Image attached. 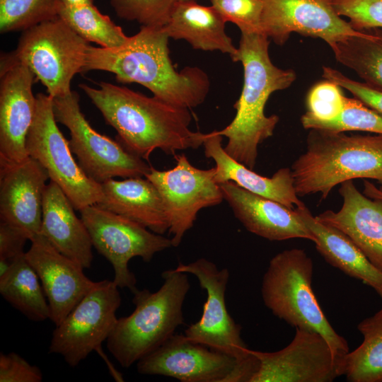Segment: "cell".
Here are the masks:
<instances>
[{"label":"cell","mask_w":382,"mask_h":382,"mask_svg":"<svg viewBox=\"0 0 382 382\" xmlns=\"http://www.w3.org/2000/svg\"><path fill=\"white\" fill-rule=\"evenodd\" d=\"M169 37L163 28L141 26L124 45L115 48L89 45L82 72H111L120 83H137L170 105L192 108L202 104L209 91V79L199 67L178 71L173 65Z\"/></svg>","instance_id":"6da1fadb"},{"label":"cell","mask_w":382,"mask_h":382,"mask_svg":"<svg viewBox=\"0 0 382 382\" xmlns=\"http://www.w3.org/2000/svg\"><path fill=\"white\" fill-rule=\"evenodd\" d=\"M79 87L117 131L124 148L142 159L149 160L155 149L173 155L203 145L206 134L190 129L187 108L107 82L99 83L98 88L84 83Z\"/></svg>","instance_id":"7a4b0ae2"},{"label":"cell","mask_w":382,"mask_h":382,"mask_svg":"<svg viewBox=\"0 0 382 382\" xmlns=\"http://www.w3.org/2000/svg\"><path fill=\"white\" fill-rule=\"evenodd\" d=\"M268 39L262 33H241L238 62L243 66V89L233 105V120L216 131L228 139L224 148L226 154L253 170L258 145L273 135L279 120L276 115L265 114L267 101L272 93L289 88L296 78L294 70L279 69L272 62Z\"/></svg>","instance_id":"3957f363"},{"label":"cell","mask_w":382,"mask_h":382,"mask_svg":"<svg viewBox=\"0 0 382 382\" xmlns=\"http://www.w3.org/2000/svg\"><path fill=\"white\" fill-rule=\"evenodd\" d=\"M345 132L310 129L306 149L291 168L299 197L319 193L324 199L337 185L356 178L375 180L382 188V134Z\"/></svg>","instance_id":"277c9868"},{"label":"cell","mask_w":382,"mask_h":382,"mask_svg":"<svg viewBox=\"0 0 382 382\" xmlns=\"http://www.w3.org/2000/svg\"><path fill=\"white\" fill-rule=\"evenodd\" d=\"M162 286L133 294V312L117 318L107 339V348L119 364L127 369L171 337L184 323L183 306L190 289L187 273L175 269L162 272Z\"/></svg>","instance_id":"5b68a950"},{"label":"cell","mask_w":382,"mask_h":382,"mask_svg":"<svg viewBox=\"0 0 382 382\" xmlns=\"http://www.w3.org/2000/svg\"><path fill=\"white\" fill-rule=\"evenodd\" d=\"M313 264L300 248L284 250L270 261L262 282L265 306L289 325L321 335L335 356L341 359L349 350L325 316L312 288Z\"/></svg>","instance_id":"8992f818"},{"label":"cell","mask_w":382,"mask_h":382,"mask_svg":"<svg viewBox=\"0 0 382 382\" xmlns=\"http://www.w3.org/2000/svg\"><path fill=\"white\" fill-rule=\"evenodd\" d=\"M88 42L60 17L23 30L16 49L1 57V65L21 63L46 87L52 98L71 92L73 77L82 72Z\"/></svg>","instance_id":"52a82bcc"},{"label":"cell","mask_w":382,"mask_h":382,"mask_svg":"<svg viewBox=\"0 0 382 382\" xmlns=\"http://www.w3.org/2000/svg\"><path fill=\"white\" fill-rule=\"evenodd\" d=\"M177 271L190 273L207 291L200 319L190 325L184 335L190 340L226 354L237 361L232 382H250L259 369V360L241 337V326L229 314L226 290L229 279L226 268L219 270L212 261L199 258L188 264L179 262Z\"/></svg>","instance_id":"ba28073f"},{"label":"cell","mask_w":382,"mask_h":382,"mask_svg":"<svg viewBox=\"0 0 382 382\" xmlns=\"http://www.w3.org/2000/svg\"><path fill=\"white\" fill-rule=\"evenodd\" d=\"M53 111V98L36 96V110L26 139L30 157L36 160L66 195L76 210L98 203L101 183L90 178L72 156L69 141L59 129Z\"/></svg>","instance_id":"9c48e42d"},{"label":"cell","mask_w":382,"mask_h":382,"mask_svg":"<svg viewBox=\"0 0 382 382\" xmlns=\"http://www.w3.org/2000/svg\"><path fill=\"white\" fill-rule=\"evenodd\" d=\"M53 111L56 121L69 130L71 152L92 180L103 183L116 177H144L150 171L151 166L144 159L90 125L81 110L79 96L76 91L53 98Z\"/></svg>","instance_id":"30bf717a"},{"label":"cell","mask_w":382,"mask_h":382,"mask_svg":"<svg viewBox=\"0 0 382 382\" xmlns=\"http://www.w3.org/2000/svg\"><path fill=\"white\" fill-rule=\"evenodd\" d=\"M79 212L93 246L113 267V282L119 288L128 289L132 294L139 289L136 277L128 267L129 260L140 257L148 262L156 253L173 246L171 238L150 231L97 204L87 206Z\"/></svg>","instance_id":"8fae6325"},{"label":"cell","mask_w":382,"mask_h":382,"mask_svg":"<svg viewBox=\"0 0 382 382\" xmlns=\"http://www.w3.org/2000/svg\"><path fill=\"white\" fill-rule=\"evenodd\" d=\"M112 281L96 282L90 291L52 332L49 353L61 355L71 367L91 352L102 351L117 323L122 299Z\"/></svg>","instance_id":"7c38bea8"},{"label":"cell","mask_w":382,"mask_h":382,"mask_svg":"<svg viewBox=\"0 0 382 382\" xmlns=\"http://www.w3.org/2000/svg\"><path fill=\"white\" fill-rule=\"evenodd\" d=\"M175 166L167 170L153 167L144 176L158 190L168 220L173 247L178 246L202 209L220 204L224 196L214 180L215 168L195 167L185 154L175 158Z\"/></svg>","instance_id":"4fadbf2b"},{"label":"cell","mask_w":382,"mask_h":382,"mask_svg":"<svg viewBox=\"0 0 382 382\" xmlns=\"http://www.w3.org/2000/svg\"><path fill=\"white\" fill-rule=\"evenodd\" d=\"M252 351L259 369L250 382H331L341 376L340 359L316 332L296 328L284 348L272 352Z\"/></svg>","instance_id":"5bb4252c"},{"label":"cell","mask_w":382,"mask_h":382,"mask_svg":"<svg viewBox=\"0 0 382 382\" xmlns=\"http://www.w3.org/2000/svg\"><path fill=\"white\" fill-rule=\"evenodd\" d=\"M262 1V33L279 45L292 33L323 39L330 47L349 37L366 34L337 13L332 0Z\"/></svg>","instance_id":"9a60e30c"},{"label":"cell","mask_w":382,"mask_h":382,"mask_svg":"<svg viewBox=\"0 0 382 382\" xmlns=\"http://www.w3.org/2000/svg\"><path fill=\"white\" fill-rule=\"evenodd\" d=\"M236 368L234 357L175 333L137 362L140 374L168 376L182 382H231Z\"/></svg>","instance_id":"2e32d148"},{"label":"cell","mask_w":382,"mask_h":382,"mask_svg":"<svg viewBox=\"0 0 382 382\" xmlns=\"http://www.w3.org/2000/svg\"><path fill=\"white\" fill-rule=\"evenodd\" d=\"M0 71V166H6L29 157L26 139L36 110L35 76L21 63L1 65Z\"/></svg>","instance_id":"e0dca14e"},{"label":"cell","mask_w":382,"mask_h":382,"mask_svg":"<svg viewBox=\"0 0 382 382\" xmlns=\"http://www.w3.org/2000/svg\"><path fill=\"white\" fill-rule=\"evenodd\" d=\"M25 257L37 273L47 299L50 320L59 325L96 282L76 261L57 250L42 234L33 238Z\"/></svg>","instance_id":"ac0fdd59"},{"label":"cell","mask_w":382,"mask_h":382,"mask_svg":"<svg viewBox=\"0 0 382 382\" xmlns=\"http://www.w3.org/2000/svg\"><path fill=\"white\" fill-rule=\"evenodd\" d=\"M45 169L34 158L0 166V219L31 241L41 233Z\"/></svg>","instance_id":"d6986e66"},{"label":"cell","mask_w":382,"mask_h":382,"mask_svg":"<svg viewBox=\"0 0 382 382\" xmlns=\"http://www.w3.org/2000/svg\"><path fill=\"white\" fill-rule=\"evenodd\" d=\"M219 185L224 199L249 232L269 241L303 238L315 243L314 236L293 209L248 191L232 181Z\"/></svg>","instance_id":"ffe728a7"},{"label":"cell","mask_w":382,"mask_h":382,"mask_svg":"<svg viewBox=\"0 0 382 382\" xmlns=\"http://www.w3.org/2000/svg\"><path fill=\"white\" fill-rule=\"evenodd\" d=\"M340 185L339 193L343 200L340 209L326 210L316 218L346 234L382 272V200L362 194L352 180Z\"/></svg>","instance_id":"44dd1931"},{"label":"cell","mask_w":382,"mask_h":382,"mask_svg":"<svg viewBox=\"0 0 382 382\" xmlns=\"http://www.w3.org/2000/svg\"><path fill=\"white\" fill-rule=\"evenodd\" d=\"M221 141L222 136L214 130L206 134L203 142L206 157L212 158L216 163V183L232 181L248 191L277 201L293 210L304 204L296 192L291 168H279L272 178L262 176L227 154Z\"/></svg>","instance_id":"7402d4cb"},{"label":"cell","mask_w":382,"mask_h":382,"mask_svg":"<svg viewBox=\"0 0 382 382\" xmlns=\"http://www.w3.org/2000/svg\"><path fill=\"white\" fill-rule=\"evenodd\" d=\"M62 189L53 181L46 185L42 199L41 233L60 253L79 263L91 266L93 255L90 234Z\"/></svg>","instance_id":"603a6c76"},{"label":"cell","mask_w":382,"mask_h":382,"mask_svg":"<svg viewBox=\"0 0 382 382\" xmlns=\"http://www.w3.org/2000/svg\"><path fill=\"white\" fill-rule=\"evenodd\" d=\"M100 207L134 221L150 231L163 234L169 226L160 194L146 178L123 180L110 179L101 183Z\"/></svg>","instance_id":"cb8c5ba5"},{"label":"cell","mask_w":382,"mask_h":382,"mask_svg":"<svg viewBox=\"0 0 382 382\" xmlns=\"http://www.w3.org/2000/svg\"><path fill=\"white\" fill-rule=\"evenodd\" d=\"M294 211L314 236L316 248L328 263L370 286L382 299V272L346 234L318 221L305 204Z\"/></svg>","instance_id":"d4e9b609"},{"label":"cell","mask_w":382,"mask_h":382,"mask_svg":"<svg viewBox=\"0 0 382 382\" xmlns=\"http://www.w3.org/2000/svg\"><path fill=\"white\" fill-rule=\"evenodd\" d=\"M226 23L212 6L178 1L163 29L169 37L185 40L195 50L220 51L236 62L238 50L226 33Z\"/></svg>","instance_id":"484cf974"},{"label":"cell","mask_w":382,"mask_h":382,"mask_svg":"<svg viewBox=\"0 0 382 382\" xmlns=\"http://www.w3.org/2000/svg\"><path fill=\"white\" fill-rule=\"evenodd\" d=\"M40 279L25 257L15 258L9 270L0 277V294L28 319H50L51 311Z\"/></svg>","instance_id":"4316f807"},{"label":"cell","mask_w":382,"mask_h":382,"mask_svg":"<svg viewBox=\"0 0 382 382\" xmlns=\"http://www.w3.org/2000/svg\"><path fill=\"white\" fill-rule=\"evenodd\" d=\"M357 328L363 342L340 359L341 376L350 382H382V308Z\"/></svg>","instance_id":"83f0119b"},{"label":"cell","mask_w":382,"mask_h":382,"mask_svg":"<svg viewBox=\"0 0 382 382\" xmlns=\"http://www.w3.org/2000/svg\"><path fill=\"white\" fill-rule=\"evenodd\" d=\"M366 31L331 47L336 60L354 71L366 83L382 90V30Z\"/></svg>","instance_id":"f1b7e54d"},{"label":"cell","mask_w":382,"mask_h":382,"mask_svg":"<svg viewBox=\"0 0 382 382\" xmlns=\"http://www.w3.org/2000/svg\"><path fill=\"white\" fill-rule=\"evenodd\" d=\"M58 16L86 41L98 44L101 47L122 46L130 37L108 16L101 13L93 4L66 6L62 2Z\"/></svg>","instance_id":"f546056e"},{"label":"cell","mask_w":382,"mask_h":382,"mask_svg":"<svg viewBox=\"0 0 382 382\" xmlns=\"http://www.w3.org/2000/svg\"><path fill=\"white\" fill-rule=\"evenodd\" d=\"M63 0H0V31L24 30L58 16Z\"/></svg>","instance_id":"4dcf8cb0"},{"label":"cell","mask_w":382,"mask_h":382,"mask_svg":"<svg viewBox=\"0 0 382 382\" xmlns=\"http://www.w3.org/2000/svg\"><path fill=\"white\" fill-rule=\"evenodd\" d=\"M301 122L305 129H318L333 132L361 131L382 134V115L369 108L357 98L346 97L341 114L334 120L320 121L306 113Z\"/></svg>","instance_id":"1f68e13d"},{"label":"cell","mask_w":382,"mask_h":382,"mask_svg":"<svg viewBox=\"0 0 382 382\" xmlns=\"http://www.w3.org/2000/svg\"><path fill=\"white\" fill-rule=\"evenodd\" d=\"M180 0H110L117 15L141 26L163 28Z\"/></svg>","instance_id":"d6a6232c"},{"label":"cell","mask_w":382,"mask_h":382,"mask_svg":"<svg viewBox=\"0 0 382 382\" xmlns=\"http://www.w3.org/2000/svg\"><path fill=\"white\" fill-rule=\"evenodd\" d=\"M345 98L341 87L336 83L327 80L318 83L306 96V114L320 121L334 120L342 112Z\"/></svg>","instance_id":"836d02e7"},{"label":"cell","mask_w":382,"mask_h":382,"mask_svg":"<svg viewBox=\"0 0 382 382\" xmlns=\"http://www.w3.org/2000/svg\"><path fill=\"white\" fill-rule=\"evenodd\" d=\"M212 6L226 22L236 24L241 32L262 33V0H210Z\"/></svg>","instance_id":"e575fe53"},{"label":"cell","mask_w":382,"mask_h":382,"mask_svg":"<svg viewBox=\"0 0 382 382\" xmlns=\"http://www.w3.org/2000/svg\"><path fill=\"white\" fill-rule=\"evenodd\" d=\"M332 5L357 31L382 28V0H332Z\"/></svg>","instance_id":"d590c367"},{"label":"cell","mask_w":382,"mask_h":382,"mask_svg":"<svg viewBox=\"0 0 382 382\" xmlns=\"http://www.w3.org/2000/svg\"><path fill=\"white\" fill-rule=\"evenodd\" d=\"M323 77L349 91L355 98L382 115V90L365 82L352 80L339 71L328 66L323 67Z\"/></svg>","instance_id":"8d00e7d4"},{"label":"cell","mask_w":382,"mask_h":382,"mask_svg":"<svg viewBox=\"0 0 382 382\" xmlns=\"http://www.w3.org/2000/svg\"><path fill=\"white\" fill-rule=\"evenodd\" d=\"M42 378L39 367L17 353L0 354V382H40Z\"/></svg>","instance_id":"74e56055"},{"label":"cell","mask_w":382,"mask_h":382,"mask_svg":"<svg viewBox=\"0 0 382 382\" xmlns=\"http://www.w3.org/2000/svg\"><path fill=\"white\" fill-rule=\"evenodd\" d=\"M27 236L20 229L0 221V259L14 260L24 253Z\"/></svg>","instance_id":"f35d334b"},{"label":"cell","mask_w":382,"mask_h":382,"mask_svg":"<svg viewBox=\"0 0 382 382\" xmlns=\"http://www.w3.org/2000/svg\"><path fill=\"white\" fill-rule=\"evenodd\" d=\"M364 194L372 199H378L382 200V188H378L371 182L365 180L364 182Z\"/></svg>","instance_id":"ab89813d"},{"label":"cell","mask_w":382,"mask_h":382,"mask_svg":"<svg viewBox=\"0 0 382 382\" xmlns=\"http://www.w3.org/2000/svg\"><path fill=\"white\" fill-rule=\"evenodd\" d=\"M94 0H63V4L66 6H81L93 4Z\"/></svg>","instance_id":"60d3db41"},{"label":"cell","mask_w":382,"mask_h":382,"mask_svg":"<svg viewBox=\"0 0 382 382\" xmlns=\"http://www.w3.org/2000/svg\"><path fill=\"white\" fill-rule=\"evenodd\" d=\"M180 1H194V0H180Z\"/></svg>","instance_id":"b9f144b4"}]
</instances>
